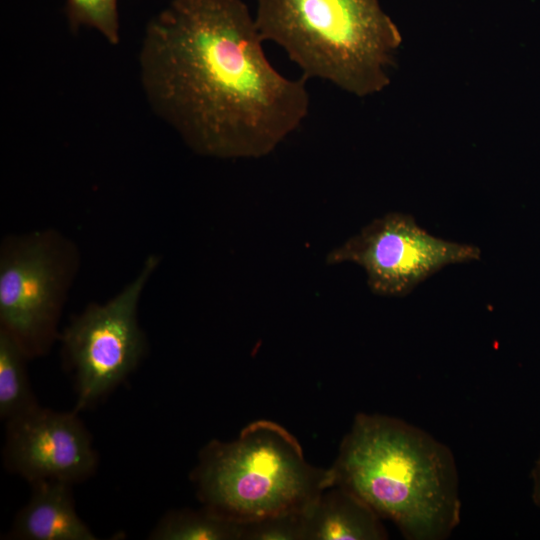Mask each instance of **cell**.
Masks as SVG:
<instances>
[{"mask_svg": "<svg viewBox=\"0 0 540 540\" xmlns=\"http://www.w3.org/2000/svg\"><path fill=\"white\" fill-rule=\"evenodd\" d=\"M242 0H172L147 24L140 79L153 110L195 153H272L306 119L304 77L279 73Z\"/></svg>", "mask_w": 540, "mask_h": 540, "instance_id": "cell-1", "label": "cell"}, {"mask_svg": "<svg viewBox=\"0 0 540 540\" xmlns=\"http://www.w3.org/2000/svg\"><path fill=\"white\" fill-rule=\"evenodd\" d=\"M333 486L365 501L406 540H445L461 521L451 449L400 418L358 413L329 467Z\"/></svg>", "mask_w": 540, "mask_h": 540, "instance_id": "cell-2", "label": "cell"}, {"mask_svg": "<svg viewBox=\"0 0 540 540\" xmlns=\"http://www.w3.org/2000/svg\"><path fill=\"white\" fill-rule=\"evenodd\" d=\"M256 27L302 72L358 97L381 92L402 37L379 0H256Z\"/></svg>", "mask_w": 540, "mask_h": 540, "instance_id": "cell-3", "label": "cell"}, {"mask_svg": "<svg viewBox=\"0 0 540 540\" xmlns=\"http://www.w3.org/2000/svg\"><path fill=\"white\" fill-rule=\"evenodd\" d=\"M190 479L202 506L240 525L307 514L333 486L330 468L307 462L298 439L266 419L249 423L232 441H209Z\"/></svg>", "mask_w": 540, "mask_h": 540, "instance_id": "cell-4", "label": "cell"}, {"mask_svg": "<svg viewBox=\"0 0 540 540\" xmlns=\"http://www.w3.org/2000/svg\"><path fill=\"white\" fill-rule=\"evenodd\" d=\"M80 253L56 229L11 234L0 245V330L29 359L59 339L58 323L76 277Z\"/></svg>", "mask_w": 540, "mask_h": 540, "instance_id": "cell-5", "label": "cell"}, {"mask_svg": "<svg viewBox=\"0 0 540 540\" xmlns=\"http://www.w3.org/2000/svg\"><path fill=\"white\" fill-rule=\"evenodd\" d=\"M160 264L151 254L135 278L104 303H90L59 335L74 378L75 411L85 410L113 391L139 365L147 350L138 322L143 290Z\"/></svg>", "mask_w": 540, "mask_h": 540, "instance_id": "cell-6", "label": "cell"}, {"mask_svg": "<svg viewBox=\"0 0 540 540\" xmlns=\"http://www.w3.org/2000/svg\"><path fill=\"white\" fill-rule=\"evenodd\" d=\"M480 255L474 245L435 237L411 215L392 212L330 250L325 264L354 263L364 270L372 293L403 297L445 266L478 260Z\"/></svg>", "mask_w": 540, "mask_h": 540, "instance_id": "cell-7", "label": "cell"}, {"mask_svg": "<svg viewBox=\"0 0 540 540\" xmlns=\"http://www.w3.org/2000/svg\"><path fill=\"white\" fill-rule=\"evenodd\" d=\"M3 464L30 484L60 481L76 484L96 471L92 437L77 412L37 407L6 422Z\"/></svg>", "mask_w": 540, "mask_h": 540, "instance_id": "cell-8", "label": "cell"}, {"mask_svg": "<svg viewBox=\"0 0 540 540\" xmlns=\"http://www.w3.org/2000/svg\"><path fill=\"white\" fill-rule=\"evenodd\" d=\"M27 504L17 513L8 534L19 540H96L76 511L72 485L60 481L31 484Z\"/></svg>", "mask_w": 540, "mask_h": 540, "instance_id": "cell-9", "label": "cell"}, {"mask_svg": "<svg viewBox=\"0 0 540 540\" xmlns=\"http://www.w3.org/2000/svg\"><path fill=\"white\" fill-rule=\"evenodd\" d=\"M382 521L361 498L331 486L306 514V540H386Z\"/></svg>", "mask_w": 540, "mask_h": 540, "instance_id": "cell-10", "label": "cell"}, {"mask_svg": "<svg viewBox=\"0 0 540 540\" xmlns=\"http://www.w3.org/2000/svg\"><path fill=\"white\" fill-rule=\"evenodd\" d=\"M243 525L208 508L175 509L163 515L149 533L150 540H241Z\"/></svg>", "mask_w": 540, "mask_h": 540, "instance_id": "cell-11", "label": "cell"}, {"mask_svg": "<svg viewBox=\"0 0 540 540\" xmlns=\"http://www.w3.org/2000/svg\"><path fill=\"white\" fill-rule=\"evenodd\" d=\"M28 360L15 340L0 330V417L5 422L40 406L29 382Z\"/></svg>", "mask_w": 540, "mask_h": 540, "instance_id": "cell-12", "label": "cell"}, {"mask_svg": "<svg viewBox=\"0 0 540 540\" xmlns=\"http://www.w3.org/2000/svg\"><path fill=\"white\" fill-rule=\"evenodd\" d=\"M68 17L73 28H95L112 45L119 42L117 0H67Z\"/></svg>", "mask_w": 540, "mask_h": 540, "instance_id": "cell-13", "label": "cell"}, {"mask_svg": "<svg viewBox=\"0 0 540 540\" xmlns=\"http://www.w3.org/2000/svg\"><path fill=\"white\" fill-rule=\"evenodd\" d=\"M241 540H306V514H281L245 524Z\"/></svg>", "mask_w": 540, "mask_h": 540, "instance_id": "cell-14", "label": "cell"}, {"mask_svg": "<svg viewBox=\"0 0 540 540\" xmlns=\"http://www.w3.org/2000/svg\"><path fill=\"white\" fill-rule=\"evenodd\" d=\"M531 498L533 503L540 508V455L536 459L531 470Z\"/></svg>", "mask_w": 540, "mask_h": 540, "instance_id": "cell-15", "label": "cell"}]
</instances>
